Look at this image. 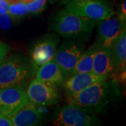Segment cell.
<instances>
[{
	"instance_id": "1",
	"label": "cell",
	"mask_w": 126,
	"mask_h": 126,
	"mask_svg": "<svg viewBox=\"0 0 126 126\" xmlns=\"http://www.w3.org/2000/svg\"><path fill=\"white\" fill-rule=\"evenodd\" d=\"M116 83H109L106 80L96 82L83 90L67 96V102L88 113L101 112L118 90Z\"/></svg>"
},
{
	"instance_id": "2",
	"label": "cell",
	"mask_w": 126,
	"mask_h": 126,
	"mask_svg": "<svg viewBox=\"0 0 126 126\" xmlns=\"http://www.w3.org/2000/svg\"><path fill=\"white\" fill-rule=\"evenodd\" d=\"M36 69L27 57L17 53L11 55L0 66V88L25 86Z\"/></svg>"
},
{
	"instance_id": "3",
	"label": "cell",
	"mask_w": 126,
	"mask_h": 126,
	"mask_svg": "<svg viewBox=\"0 0 126 126\" xmlns=\"http://www.w3.org/2000/svg\"><path fill=\"white\" fill-rule=\"evenodd\" d=\"M93 19L82 17L63 9L55 16L51 30L64 37H72L90 33L97 23Z\"/></svg>"
},
{
	"instance_id": "4",
	"label": "cell",
	"mask_w": 126,
	"mask_h": 126,
	"mask_svg": "<svg viewBox=\"0 0 126 126\" xmlns=\"http://www.w3.org/2000/svg\"><path fill=\"white\" fill-rule=\"evenodd\" d=\"M64 9L82 17L101 21L114 15L112 6L106 0H64Z\"/></svg>"
},
{
	"instance_id": "5",
	"label": "cell",
	"mask_w": 126,
	"mask_h": 126,
	"mask_svg": "<svg viewBox=\"0 0 126 126\" xmlns=\"http://www.w3.org/2000/svg\"><path fill=\"white\" fill-rule=\"evenodd\" d=\"M99 121L76 106L68 104L59 110L53 121L55 126H90L97 125Z\"/></svg>"
},
{
	"instance_id": "6",
	"label": "cell",
	"mask_w": 126,
	"mask_h": 126,
	"mask_svg": "<svg viewBox=\"0 0 126 126\" xmlns=\"http://www.w3.org/2000/svg\"><path fill=\"white\" fill-rule=\"evenodd\" d=\"M26 92L29 102L36 106L53 105L60 99V94L55 87L36 79L32 80Z\"/></svg>"
},
{
	"instance_id": "7",
	"label": "cell",
	"mask_w": 126,
	"mask_h": 126,
	"mask_svg": "<svg viewBox=\"0 0 126 126\" xmlns=\"http://www.w3.org/2000/svg\"><path fill=\"white\" fill-rule=\"evenodd\" d=\"M83 52L82 45L75 42H67L56 50L53 59L69 77Z\"/></svg>"
},
{
	"instance_id": "8",
	"label": "cell",
	"mask_w": 126,
	"mask_h": 126,
	"mask_svg": "<svg viewBox=\"0 0 126 126\" xmlns=\"http://www.w3.org/2000/svg\"><path fill=\"white\" fill-rule=\"evenodd\" d=\"M58 39L55 36H48L38 41L30 52L31 61L37 69L54 58Z\"/></svg>"
},
{
	"instance_id": "9",
	"label": "cell",
	"mask_w": 126,
	"mask_h": 126,
	"mask_svg": "<svg viewBox=\"0 0 126 126\" xmlns=\"http://www.w3.org/2000/svg\"><path fill=\"white\" fill-rule=\"evenodd\" d=\"M92 72L107 79L114 73V64L111 49L96 43Z\"/></svg>"
},
{
	"instance_id": "10",
	"label": "cell",
	"mask_w": 126,
	"mask_h": 126,
	"mask_svg": "<svg viewBox=\"0 0 126 126\" xmlns=\"http://www.w3.org/2000/svg\"><path fill=\"white\" fill-rule=\"evenodd\" d=\"M35 73L36 79L55 88L63 85L67 79V74L53 58L37 68Z\"/></svg>"
},
{
	"instance_id": "11",
	"label": "cell",
	"mask_w": 126,
	"mask_h": 126,
	"mask_svg": "<svg viewBox=\"0 0 126 126\" xmlns=\"http://www.w3.org/2000/svg\"><path fill=\"white\" fill-rule=\"evenodd\" d=\"M99 25V39L97 43L110 48L114 41L121 32L126 22L122 21L119 16L101 20Z\"/></svg>"
},
{
	"instance_id": "12",
	"label": "cell",
	"mask_w": 126,
	"mask_h": 126,
	"mask_svg": "<svg viewBox=\"0 0 126 126\" xmlns=\"http://www.w3.org/2000/svg\"><path fill=\"white\" fill-rule=\"evenodd\" d=\"M29 102L24 86H9L0 88V107L16 111Z\"/></svg>"
},
{
	"instance_id": "13",
	"label": "cell",
	"mask_w": 126,
	"mask_h": 126,
	"mask_svg": "<svg viewBox=\"0 0 126 126\" xmlns=\"http://www.w3.org/2000/svg\"><path fill=\"white\" fill-rule=\"evenodd\" d=\"M43 118L37 106L28 102L10 116L13 126H32L39 124Z\"/></svg>"
},
{
	"instance_id": "14",
	"label": "cell",
	"mask_w": 126,
	"mask_h": 126,
	"mask_svg": "<svg viewBox=\"0 0 126 126\" xmlns=\"http://www.w3.org/2000/svg\"><path fill=\"white\" fill-rule=\"evenodd\" d=\"M104 80H107V79L96 75L93 72L77 73L68 77V79H66L63 86L66 95L69 96L85 89L96 82Z\"/></svg>"
},
{
	"instance_id": "15",
	"label": "cell",
	"mask_w": 126,
	"mask_h": 126,
	"mask_svg": "<svg viewBox=\"0 0 126 126\" xmlns=\"http://www.w3.org/2000/svg\"><path fill=\"white\" fill-rule=\"evenodd\" d=\"M112 53L114 74L126 72V29L123 26L119 36L110 48Z\"/></svg>"
},
{
	"instance_id": "16",
	"label": "cell",
	"mask_w": 126,
	"mask_h": 126,
	"mask_svg": "<svg viewBox=\"0 0 126 126\" xmlns=\"http://www.w3.org/2000/svg\"><path fill=\"white\" fill-rule=\"evenodd\" d=\"M94 52H95V45L90 47L86 51H83L81 55L80 58L78 60L72 74L77 73L92 72Z\"/></svg>"
},
{
	"instance_id": "17",
	"label": "cell",
	"mask_w": 126,
	"mask_h": 126,
	"mask_svg": "<svg viewBox=\"0 0 126 126\" xmlns=\"http://www.w3.org/2000/svg\"><path fill=\"white\" fill-rule=\"evenodd\" d=\"M8 13L10 16L14 19H18L25 17L28 14L26 4L21 0H18L9 4Z\"/></svg>"
},
{
	"instance_id": "18",
	"label": "cell",
	"mask_w": 126,
	"mask_h": 126,
	"mask_svg": "<svg viewBox=\"0 0 126 126\" xmlns=\"http://www.w3.org/2000/svg\"><path fill=\"white\" fill-rule=\"evenodd\" d=\"M27 6L28 13L39 14L45 8L46 0H21Z\"/></svg>"
},
{
	"instance_id": "19",
	"label": "cell",
	"mask_w": 126,
	"mask_h": 126,
	"mask_svg": "<svg viewBox=\"0 0 126 126\" xmlns=\"http://www.w3.org/2000/svg\"><path fill=\"white\" fill-rule=\"evenodd\" d=\"M14 113L12 109L0 107V126H13L10 116Z\"/></svg>"
},
{
	"instance_id": "20",
	"label": "cell",
	"mask_w": 126,
	"mask_h": 126,
	"mask_svg": "<svg viewBox=\"0 0 126 126\" xmlns=\"http://www.w3.org/2000/svg\"><path fill=\"white\" fill-rule=\"evenodd\" d=\"M12 18L8 12L0 14V28L2 30H9L12 24Z\"/></svg>"
},
{
	"instance_id": "21",
	"label": "cell",
	"mask_w": 126,
	"mask_h": 126,
	"mask_svg": "<svg viewBox=\"0 0 126 126\" xmlns=\"http://www.w3.org/2000/svg\"><path fill=\"white\" fill-rule=\"evenodd\" d=\"M9 46L4 43L0 41V66L4 63L9 51Z\"/></svg>"
},
{
	"instance_id": "22",
	"label": "cell",
	"mask_w": 126,
	"mask_h": 126,
	"mask_svg": "<svg viewBox=\"0 0 126 126\" xmlns=\"http://www.w3.org/2000/svg\"><path fill=\"white\" fill-rule=\"evenodd\" d=\"M9 5V2L6 0H0V14L8 12Z\"/></svg>"
},
{
	"instance_id": "23",
	"label": "cell",
	"mask_w": 126,
	"mask_h": 126,
	"mask_svg": "<svg viewBox=\"0 0 126 126\" xmlns=\"http://www.w3.org/2000/svg\"><path fill=\"white\" fill-rule=\"evenodd\" d=\"M119 17L121 19L122 21L126 22V1H124L123 3L122 4L121 7V14L119 15Z\"/></svg>"
}]
</instances>
